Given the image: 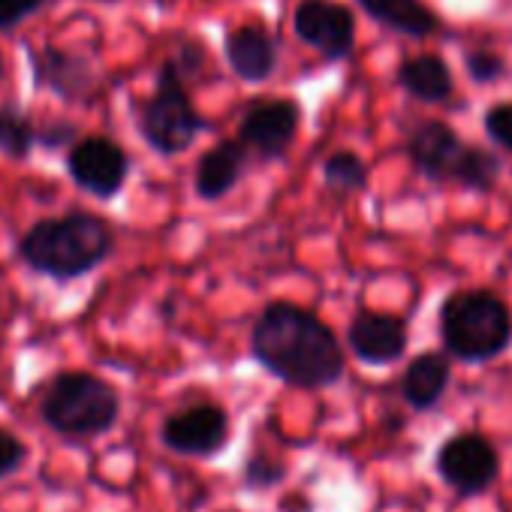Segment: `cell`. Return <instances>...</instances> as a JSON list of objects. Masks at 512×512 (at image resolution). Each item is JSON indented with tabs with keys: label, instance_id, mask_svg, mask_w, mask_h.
Returning a JSON list of instances; mask_svg holds the SVG:
<instances>
[{
	"label": "cell",
	"instance_id": "obj_1",
	"mask_svg": "<svg viewBox=\"0 0 512 512\" xmlns=\"http://www.w3.org/2000/svg\"><path fill=\"white\" fill-rule=\"evenodd\" d=\"M250 353L293 389H329L347 368L338 335L317 314L293 302L263 308L250 332Z\"/></svg>",
	"mask_w": 512,
	"mask_h": 512
},
{
	"label": "cell",
	"instance_id": "obj_2",
	"mask_svg": "<svg viewBox=\"0 0 512 512\" xmlns=\"http://www.w3.org/2000/svg\"><path fill=\"white\" fill-rule=\"evenodd\" d=\"M112 247L115 232L100 214L70 211L64 217H46L34 223L19 241V256L40 275L76 281L106 263Z\"/></svg>",
	"mask_w": 512,
	"mask_h": 512
},
{
	"label": "cell",
	"instance_id": "obj_3",
	"mask_svg": "<svg viewBox=\"0 0 512 512\" xmlns=\"http://www.w3.org/2000/svg\"><path fill=\"white\" fill-rule=\"evenodd\" d=\"M440 335L455 359L488 362L512 344V314L488 290H458L440 308Z\"/></svg>",
	"mask_w": 512,
	"mask_h": 512
},
{
	"label": "cell",
	"instance_id": "obj_4",
	"mask_svg": "<svg viewBox=\"0 0 512 512\" xmlns=\"http://www.w3.org/2000/svg\"><path fill=\"white\" fill-rule=\"evenodd\" d=\"M118 413V392L88 371L58 374L40 401L43 422L67 440H91L106 434L118 422Z\"/></svg>",
	"mask_w": 512,
	"mask_h": 512
},
{
	"label": "cell",
	"instance_id": "obj_5",
	"mask_svg": "<svg viewBox=\"0 0 512 512\" xmlns=\"http://www.w3.org/2000/svg\"><path fill=\"white\" fill-rule=\"evenodd\" d=\"M205 130L202 115L193 109L184 79L172 61H163L157 73L154 94L139 106V133L163 157L187 151L196 136Z\"/></svg>",
	"mask_w": 512,
	"mask_h": 512
},
{
	"label": "cell",
	"instance_id": "obj_6",
	"mask_svg": "<svg viewBox=\"0 0 512 512\" xmlns=\"http://www.w3.org/2000/svg\"><path fill=\"white\" fill-rule=\"evenodd\" d=\"M434 467L452 491L473 497L494 485L500 473V455L488 437L476 431H458L437 449Z\"/></svg>",
	"mask_w": 512,
	"mask_h": 512
},
{
	"label": "cell",
	"instance_id": "obj_7",
	"mask_svg": "<svg viewBox=\"0 0 512 512\" xmlns=\"http://www.w3.org/2000/svg\"><path fill=\"white\" fill-rule=\"evenodd\" d=\"M299 124L302 106L296 100H260L244 112L238 124V142L263 160H281L296 142Z\"/></svg>",
	"mask_w": 512,
	"mask_h": 512
},
{
	"label": "cell",
	"instance_id": "obj_8",
	"mask_svg": "<svg viewBox=\"0 0 512 512\" xmlns=\"http://www.w3.org/2000/svg\"><path fill=\"white\" fill-rule=\"evenodd\" d=\"M67 172L85 193L97 199H112L127 181L130 157L118 142L106 136H85L70 148Z\"/></svg>",
	"mask_w": 512,
	"mask_h": 512
},
{
	"label": "cell",
	"instance_id": "obj_9",
	"mask_svg": "<svg viewBox=\"0 0 512 512\" xmlns=\"http://www.w3.org/2000/svg\"><path fill=\"white\" fill-rule=\"evenodd\" d=\"M160 440L184 458H211L229 443V416L217 404H196L163 419Z\"/></svg>",
	"mask_w": 512,
	"mask_h": 512
},
{
	"label": "cell",
	"instance_id": "obj_10",
	"mask_svg": "<svg viewBox=\"0 0 512 512\" xmlns=\"http://www.w3.org/2000/svg\"><path fill=\"white\" fill-rule=\"evenodd\" d=\"M293 31L326 61H344L356 43V19L335 0H302L293 13Z\"/></svg>",
	"mask_w": 512,
	"mask_h": 512
},
{
	"label": "cell",
	"instance_id": "obj_11",
	"mask_svg": "<svg viewBox=\"0 0 512 512\" xmlns=\"http://www.w3.org/2000/svg\"><path fill=\"white\" fill-rule=\"evenodd\" d=\"M467 142H461V136L443 124V121H425L410 133V160L416 166L419 175L431 178V181H455L458 169L467 157Z\"/></svg>",
	"mask_w": 512,
	"mask_h": 512
},
{
	"label": "cell",
	"instance_id": "obj_12",
	"mask_svg": "<svg viewBox=\"0 0 512 512\" xmlns=\"http://www.w3.org/2000/svg\"><path fill=\"white\" fill-rule=\"evenodd\" d=\"M28 58H31L34 85L55 91L67 103L85 100L88 91L94 88V70H91L88 58H82L76 52H67L58 46H43V49H28Z\"/></svg>",
	"mask_w": 512,
	"mask_h": 512
},
{
	"label": "cell",
	"instance_id": "obj_13",
	"mask_svg": "<svg viewBox=\"0 0 512 512\" xmlns=\"http://www.w3.org/2000/svg\"><path fill=\"white\" fill-rule=\"evenodd\" d=\"M347 344L365 365H392L407 350V323L392 314L359 311L350 320Z\"/></svg>",
	"mask_w": 512,
	"mask_h": 512
},
{
	"label": "cell",
	"instance_id": "obj_14",
	"mask_svg": "<svg viewBox=\"0 0 512 512\" xmlns=\"http://www.w3.org/2000/svg\"><path fill=\"white\" fill-rule=\"evenodd\" d=\"M223 55L232 73L250 85L266 82L278 67V43L263 25L232 28L223 40Z\"/></svg>",
	"mask_w": 512,
	"mask_h": 512
},
{
	"label": "cell",
	"instance_id": "obj_15",
	"mask_svg": "<svg viewBox=\"0 0 512 512\" xmlns=\"http://www.w3.org/2000/svg\"><path fill=\"white\" fill-rule=\"evenodd\" d=\"M244 166H247V148L238 139H223L211 145L196 163V175H193L196 196L205 202L223 199L241 181Z\"/></svg>",
	"mask_w": 512,
	"mask_h": 512
},
{
	"label": "cell",
	"instance_id": "obj_16",
	"mask_svg": "<svg viewBox=\"0 0 512 512\" xmlns=\"http://www.w3.org/2000/svg\"><path fill=\"white\" fill-rule=\"evenodd\" d=\"M449 377H452V368H449V359L443 353H422V356H416L407 365L404 380H401L404 401L416 413L431 410L443 398V392L449 386Z\"/></svg>",
	"mask_w": 512,
	"mask_h": 512
},
{
	"label": "cell",
	"instance_id": "obj_17",
	"mask_svg": "<svg viewBox=\"0 0 512 512\" xmlns=\"http://www.w3.org/2000/svg\"><path fill=\"white\" fill-rule=\"evenodd\" d=\"M356 4L377 25L404 37H413V40L431 37L440 28V19L434 16V10L422 4V0H356Z\"/></svg>",
	"mask_w": 512,
	"mask_h": 512
},
{
	"label": "cell",
	"instance_id": "obj_18",
	"mask_svg": "<svg viewBox=\"0 0 512 512\" xmlns=\"http://www.w3.org/2000/svg\"><path fill=\"white\" fill-rule=\"evenodd\" d=\"M398 85L419 103H443L455 91L452 70L437 55H416L398 67Z\"/></svg>",
	"mask_w": 512,
	"mask_h": 512
},
{
	"label": "cell",
	"instance_id": "obj_19",
	"mask_svg": "<svg viewBox=\"0 0 512 512\" xmlns=\"http://www.w3.org/2000/svg\"><path fill=\"white\" fill-rule=\"evenodd\" d=\"M34 145H37L34 121L19 106L0 109V154H7L10 160H25L31 157Z\"/></svg>",
	"mask_w": 512,
	"mask_h": 512
},
{
	"label": "cell",
	"instance_id": "obj_20",
	"mask_svg": "<svg viewBox=\"0 0 512 512\" xmlns=\"http://www.w3.org/2000/svg\"><path fill=\"white\" fill-rule=\"evenodd\" d=\"M323 178L335 193H359L368 187V166L353 151H335L323 163Z\"/></svg>",
	"mask_w": 512,
	"mask_h": 512
},
{
	"label": "cell",
	"instance_id": "obj_21",
	"mask_svg": "<svg viewBox=\"0 0 512 512\" xmlns=\"http://www.w3.org/2000/svg\"><path fill=\"white\" fill-rule=\"evenodd\" d=\"M497 178H500V160L491 151L470 145L467 157H464V163L458 169L455 184H461L467 190H476V193H488L497 184Z\"/></svg>",
	"mask_w": 512,
	"mask_h": 512
},
{
	"label": "cell",
	"instance_id": "obj_22",
	"mask_svg": "<svg viewBox=\"0 0 512 512\" xmlns=\"http://www.w3.org/2000/svg\"><path fill=\"white\" fill-rule=\"evenodd\" d=\"M464 67H467V76L476 82V85H491L497 82L503 73H506V64L497 52H488V49H479V52H467L464 55Z\"/></svg>",
	"mask_w": 512,
	"mask_h": 512
},
{
	"label": "cell",
	"instance_id": "obj_23",
	"mask_svg": "<svg viewBox=\"0 0 512 512\" xmlns=\"http://www.w3.org/2000/svg\"><path fill=\"white\" fill-rule=\"evenodd\" d=\"M485 124V133L491 136L494 145L512 151V103H497L485 112L482 118Z\"/></svg>",
	"mask_w": 512,
	"mask_h": 512
},
{
	"label": "cell",
	"instance_id": "obj_24",
	"mask_svg": "<svg viewBox=\"0 0 512 512\" xmlns=\"http://www.w3.org/2000/svg\"><path fill=\"white\" fill-rule=\"evenodd\" d=\"M28 458V446L19 434L7 431V428H0V479H7L13 473L22 470Z\"/></svg>",
	"mask_w": 512,
	"mask_h": 512
},
{
	"label": "cell",
	"instance_id": "obj_25",
	"mask_svg": "<svg viewBox=\"0 0 512 512\" xmlns=\"http://www.w3.org/2000/svg\"><path fill=\"white\" fill-rule=\"evenodd\" d=\"M284 476H287L284 464H278V461H269V458H260V455H253V458L244 464V485H250V488L278 485Z\"/></svg>",
	"mask_w": 512,
	"mask_h": 512
},
{
	"label": "cell",
	"instance_id": "obj_26",
	"mask_svg": "<svg viewBox=\"0 0 512 512\" xmlns=\"http://www.w3.org/2000/svg\"><path fill=\"white\" fill-rule=\"evenodd\" d=\"M169 61L175 64L178 76L187 82L190 76H196V73L202 70V64H205V49H202V43H196V40H184V43H178V49H175V55H172Z\"/></svg>",
	"mask_w": 512,
	"mask_h": 512
},
{
	"label": "cell",
	"instance_id": "obj_27",
	"mask_svg": "<svg viewBox=\"0 0 512 512\" xmlns=\"http://www.w3.org/2000/svg\"><path fill=\"white\" fill-rule=\"evenodd\" d=\"M46 0H0V31H13L28 16H34Z\"/></svg>",
	"mask_w": 512,
	"mask_h": 512
},
{
	"label": "cell",
	"instance_id": "obj_28",
	"mask_svg": "<svg viewBox=\"0 0 512 512\" xmlns=\"http://www.w3.org/2000/svg\"><path fill=\"white\" fill-rule=\"evenodd\" d=\"M76 136H79V130L70 121H55V124H46V127L37 130V142L43 148H64L70 142L76 145Z\"/></svg>",
	"mask_w": 512,
	"mask_h": 512
},
{
	"label": "cell",
	"instance_id": "obj_29",
	"mask_svg": "<svg viewBox=\"0 0 512 512\" xmlns=\"http://www.w3.org/2000/svg\"><path fill=\"white\" fill-rule=\"evenodd\" d=\"M0 76H4V61H0Z\"/></svg>",
	"mask_w": 512,
	"mask_h": 512
}]
</instances>
